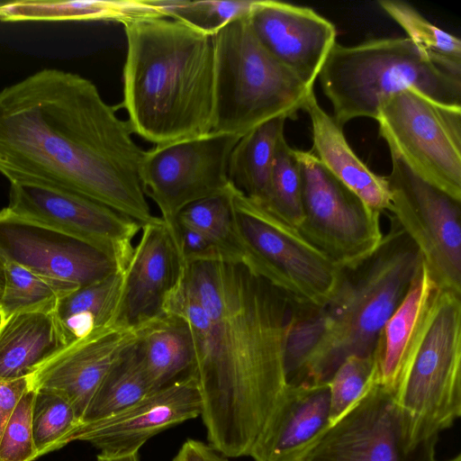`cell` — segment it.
<instances>
[{
  "label": "cell",
  "instance_id": "60d3db41",
  "mask_svg": "<svg viewBox=\"0 0 461 461\" xmlns=\"http://www.w3.org/2000/svg\"><path fill=\"white\" fill-rule=\"evenodd\" d=\"M447 461H461V456L458 454L456 456H455L454 458H451Z\"/></svg>",
  "mask_w": 461,
  "mask_h": 461
},
{
  "label": "cell",
  "instance_id": "ffe728a7",
  "mask_svg": "<svg viewBox=\"0 0 461 461\" xmlns=\"http://www.w3.org/2000/svg\"><path fill=\"white\" fill-rule=\"evenodd\" d=\"M330 426L329 383L287 384L249 456L254 461H298Z\"/></svg>",
  "mask_w": 461,
  "mask_h": 461
},
{
  "label": "cell",
  "instance_id": "9a60e30c",
  "mask_svg": "<svg viewBox=\"0 0 461 461\" xmlns=\"http://www.w3.org/2000/svg\"><path fill=\"white\" fill-rule=\"evenodd\" d=\"M0 256L48 281L60 296L119 271L91 244L19 218L7 208L0 211Z\"/></svg>",
  "mask_w": 461,
  "mask_h": 461
},
{
  "label": "cell",
  "instance_id": "ab89813d",
  "mask_svg": "<svg viewBox=\"0 0 461 461\" xmlns=\"http://www.w3.org/2000/svg\"><path fill=\"white\" fill-rule=\"evenodd\" d=\"M4 286H5V263H4V259L0 256V298L3 294Z\"/></svg>",
  "mask_w": 461,
  "mask_h": 461
},
{
  "label": "cell",
  "instance_id": "7c38bea8",
  "mask_svg": "<svg viewBox=\"0 0 461 461\" xmlns=\"http://www.w3.org/2000/svg\"><path fill=\"white\" fill-rule=\"evenodd\" d=\"M437 441L420 439L394 396L375 384L298 461H437Z\"/></svg>",
  "mask_w": 461,
  "mask_h": 461
},
{
  "label": "cell",
  "instance_id": "2e32d148",
  "mask_svg": "<svg viewBox=\"0 0 461 461\" xmlns=\"http://www.w3.org/2000/svg\"><path fill=\"white\" fill-rule=\"evenodd\" d=\"M201 412L198 384L189 373L109 417L80 425L69 437L68 443L86 441L110 454L140 451L153 436L194 419Z\"/></svg>",
  "mask_w": 461,
  "mask_h": 461
},
{
  "label": "cell",
  "instance_id": "8992f818",
  "mask_svg": "<svg viewBox=\"0 0 461 461\" xmlns=\"http://www.w3.org/2000/svg\"><path fill=\"white\" fill-rule=\"evenodd\" d=\"M248 16L213 37L214 113L212 131L242 136L277 117H293L313 91L276 60L254 35Z\"/></svg>",
  "mask_w": 461,
  "mask_h": 461
},
{
  "label": "cell",
  "instance_id": "ba28073f",
  "mask_svg": "<svg viewBox=\"0 0 461 461\" xmlns=\"http://www.w3.org/2000/svg\"><path fill=\"white\" fill-rule=\"evenodd\" d=\"M233 224L244 263L287 298L290 306L319 307L344 270L283 221L230 185Z\"/></svg>",
  "mask_w": 461,
  "mask_h": 461
},
{
  "label": "cell",
  "instance_id": "277c9868",
  "mask_svg": "<svg viewBox=\"0 0 461 461\" xmlns=\"http://www.w3.org/2000/svg\"><path fill=\"white\" fill-rule=\"evenodd\" d=\"M121 23L127 40L122 105L132 132L154 145L210 133L213 37L158 15Z\"/></svg>",
  "mask_w": 461,
  "mask_h": 461
},
{
  "label": "cell",
  "instance_id": "4dcf8cb0",
  "mask_svg": "<svg viewBox=\"0 0 461 461\" xmlns=\"http://www.w3.org/2000/svg\"><path fill=\"white\" fill-rule=\"evenodd\" d=\"M379 6L406 32L421 51L431 59L461 66V41L427 20L409 3L380 0Z\"/></svg>",
  "mask_w": 461,
  "mask_h": 461
},
{
  "label": "cell",
  "instance_id": "5b68a950",
  "mask_svg": "<svg viewBox=\"0 0 461 461\" xmlns=\"http://www.w3.org/2000/svg\"><path fill=\"white\" fill-rule=\"evenodd\" d=\"M318 77L341 126L357 118L375 120L382 104L407 88L461 106V66L431 59L407 37L336 42Z\"/></svg>",
  "mask_w": 461,
  "mask_h": 461
},
{
  "label": "cell",
  "instance_id": "83f0119b",
  "mask_svg": "<svg viewBox=\"0 0 461 461\" xmlns=\"http://www.w3.org/2000/svg\"><path fill=\"white\" fill-rule=\"evenodd\" d=\"M134 345L97 388L83 413L81 425L109 417L154 391L140 364Z\"/></svg>",
  "mask_w": 461,
  "mask_h": 461
},
{
  "label": "cell",
  "instance_id": "f546056e",
  "mask_svg": "<svg viewBox=\"0 0 461 461\" xmlns=\"http://www.w3.org/2000/svg\"><path fill=\"white\" fill-rule=\"evenodd\" d=\"M158 16L213 36L232 20L247 16L257 0H145Z\"/></svg>",
  "mask_w": 461,
  "mask_h": 461
},
{
  "label": "cell",
  "instance_id": "52a82bcc",
  "mask_svg": "<svg viewBox=\"0 0 461 461\" xmlns=\"http://www.w3.org/2000/svg\"><path fill=\"white\" fill-rule=\"evenodd\" d=\"M393 396L424 440H438L460 417L461 294L436 286Z\"/></svg>",
  "mask_w": 461,
  "mask_h": 461
},
{
  "label": "cell",
  "instance_id": "f1b7e54d",
  "mask_svg": "<svg viewBox=\"0 0 461 461\" xmlns=\"http://www.w3.org/2000/svg\"><path fill=\"white\" fill-rule=\"evenodd\" d=\"M177 226L190 228L201 234L225 260L244 262L233 224L230 184L221 193L185 207L176 218Z\"/></svg>",
  "mask_w": 461,
  "mask_h": 461
},
{
  "label": "cell",
  "instance_id": "3957f363",
  "mask_svg": "<svg viewBox=\"0 0 461 461\" xmlns=\"http://www.w3.org/2000/svg\"><path fill=\"white\" fill-rule=\"evenodd\" d=\"M422 264L420 249L391 214L379 246L356 267L343 269L336 291L323 305H289L287 384L329 383L348 357L372 355Z\"/></svg>",
  "mask_w": 461,
  "mask_h": 461
},
{
  "label": "cell",
  "instance_id": "ac0fdd59",
  "mask_svg": "<svg viewBox=\"0 0 461 461\" xmlns=\"http://www.w3.org/2000/svg\"><path fill=\"white\" fill-rule=\"evenodd\" d=\"M136 339V330L113 325L67 346L28 376L30 388L62 396L81 422L97 388L132 348Z\"/></svg>",
  "mask_w": 461,
  "mask_h": 461
},
{
  "label": "cell",
  "instance_id": "74e56055",
  "mask_svg": "<svg viewBox=\"0 0 461 461\" xmlns=\"http://www.w3.org/2000/svg\"><path fill=\"white\" fill-rule=\"evenodd\" d=\"M172 461H229V459L210 444L188 438L183 443Z\"/></svg>",
  "mask_w": 461,
  "mask_h": 461
},
{
  "label": "cell",
  "instance_id": "5bb4252c",
  "mask_svg": "<svg viewBox=\"0 0 461 461\" xmlns=\"http://www.w3.org/2000/svg\"><path fill=\"white\" fill-rule=\"evenodd\" d=\"M13 214L95 247L123 272L141 230L137 221L88 197L49 186L10 183Z\"/></svg>",
  "mask_w": 461,
  "mask_h": 461
},
{
  "label": "cell",
  "instance_id": "7402d4cb",
  "mask_svg": "<svg viewBox=\"0 0 461 461\" xmlns=\"http://www.w3.org/2000/svg\"><path fill=\"white\" fill-rule=\"evenodd\" d=\"M65 347L54 310L23 312L0 321V378L29 376Z\"/></svg>",
  "mask_w": 461,
  "mask_h": 461
},
{
  "label": "cell",
  "instance_id": "e0dca14e",
  "mask_svg": "<svg viewBox=\"0 0 461 461\" xmlns=\"http://www.w3.org/2000/svg\"><path fill=\"white\" fill-rule=\"evenodd\" d=\"M248 19L263 48L313 89L336 43L335 25L310 7L275 0H257Z\"/></svg>",
  "mask_w": 461,
  "mask_h": 461
},
{
  "label": "cell",
  "instance_id": "484cf974",
  "mask_svg": "<svg viewBox=\"0 0 461 461\" xmlns=\"http://www.w3.org/2000/svg\"><path fill=\"white\" fill-rule=\"evenodd\" d=\"M286 120L277 117L252 129L240 138L230 156V184L260 206L267 200L273 162L285 136Z\"/></svg>",
  "mask_w": 461,
  "mask_h": 461
},
{
  "label": "cell",
  "instance_id": "1f68e13d",
  "mask_svg": "<svg viewBox=\"0 0 461 461\" xmlns=\"http://www.w3.org/2000/svg\"><path fill=\"white\" fill-rule=\"evenodd\" d=\"M264 209L298 229L303 221L301 169L295 149L280 140L271 171Z\"/></svg>",
  "mask_w": 461,
  "mask_h": 461
},
{
  "label": "cell",
  "instance_id": "cb8c5ba5",
  "mask_svg": "<svg viewBox=\"0 0 461 461\" xmlns=\"http://www.w3.org/2000/svg\"><path fill=\"white\" fill-rule=\"evenodd\" d=\"M435 288L436 285L423 262L420 274L380 334L375 349L376 384L393 395L410 344Z\"/></svg>",
  "mask_w": 461,
  "mask_h": 461
},
{
  "label": "cell",
  "instance_id": "7a4b0ae2",
  "mask_svg": "<svg viewBox=\"0 0 461 461\" xmlns=\"http://www.w3.org/2000/svg\"><path fill=\"white\" fill-rule=\"evenodd\" d=\"M80 75L43 68L0 91V174L75 193L156 221L140 178L144 150Z\"/></svg>",
  "mask_w": 461,
  "mask_h": 461
},
{
  "label": "cell",
  "instance_id": "e575fe53",
  "mask_svg": "<svg viewBox=\"0 0 461 461\" xmlns=\"http://www.w3.org/2000/svg\"><path fill=\"white\" fill-rule=\"evenodd\" d=\"M329 384L331 426L376 384L375 352L369 356H351L346 358L336 369Z\"/></svg>",
  "mask_w": 461,
  "mask_h": 461
},
{
  "label": "cell",
  "instance_id": "44dd1931",
  "mask_svg": "<svg viewBox=\"0 0 461 461\" xmlns=\"http://www.w3.org/2000/svg\"><path fill=\"white\" fill-rule=\"evenodd\" d=\"M312 125L314 157L370 208L382 213L391 209L386 176L373 172L350 148L341 126L324 111L312 91L303 106Z\"/></svg>",
  "mask_w": 461,
  "mask_h": 461
},
{
  "label": "cell",
  "instance_id": "d590c367",
  "mask_svg": "<svg viewBox=\"0 0 461 461\" xmlns=\"http://www.w3.org/2000/svg\"><path fill=\"white\" fill-rule=\"evenodd\" d=\"M35 391L29 388L19 400L0 441V461H34L38 458L32 433Z\"/></svg>",
  "mask_w": 461,
  "mask_h": 461
},
{
  "label": "cell",
  "instance_id": "6da1fadb",
  "mask_svg": "<svg viewBox=\"0 0 461 461\" xmlns=\"http://www.w3.org/2000/svg\"><path fill=\"white\" fill-rule=\"evenodd\" d=\"M163 313L189 328L208 444L249 456L287 386L286 296L244 262H182Z\"/></svg>",
  "mask_w": 461,
  "mask_h": 461
},
{
  "label": "cell",
  "instance_id": "4316f807",
  "mask_svg": "<svg viewBox=\"0 0 461 461\" xmlns=\"http://www.w3.org/2000/svg\"><path fill=\"white\" fill-rule=\"evenodd\" d=\"M157 15L145 0H19L0 3L2 22L122 21Z\"/></svg>",
  "mask_w": 461,
  "mask_h": 461
},
{
  "label": "cell",
  "instance_id": "30bf717a",
  "mask_svg": "<svg viewBox=\"0 0 461 461\" xmlns=\"http://www.w3.org/2000/svg\"><path fill=\"white\" fill-rule=\"evenodd\" d=\"M302 179L299 233L339 268L352 269L379 246L381 213L336 178L309 150L295 149Z\"/></svg>",
  "mask_w": 461,
  "mask_h": 461
},
{
  "label": "cell",
  "instance_id": "8d00e7d4",
  "mask_svg": "<svg viewBox=\"0 0 461 461\" xmlns=\"http://www.w3.org/2000/svg\"><path fill=\"white\" fill-rule=\"evenodd\" d=\"M30 388L29 378H0V441L4 430L19 400Z\"/></svg>",
  "mask_w": 461,
  "mask_h": 461
},
{
  "label": "cell",
  "instance_id": "9c48e42d",
  "mask_svg": "<svg viewBox=\"0 0 461 461\" xmlns=\"http://www.w3.org/2000/svg\"><path fill=\"white\" fill-rule=\"evenodd\" d=\"M375 120L390 150L423 180L461 201V106L407 88L386 99Z\"/></svg>",
  "mask_w": 461,
  "mask_h": 461
},
{
  "label": "cell",
  "instance_id": "4fadbf2b",
  "mask_svg": "<svg viewBox=\"0 0 461 461\" xmlns=\"http://www.w3.org/2000/svg\"><path fill=\"white\" fill-rule=\"evenodd\" d=\"M390 155L391 214L420 249L436 286L461 294V201Z\"/></svg>",
  "mask_w": 461,
  "mask_h": 461
},
{
  "label": "cell",
  "instance_id": "8fae6325",
  "mask_svg": "<svg viewBox=\"0 0 461 461\" xmlns=\"http://www.w3.org/2000/svg\"><path fill=\"white\" fill-rule=\"evenodd\" d=\"M240 138L211 131L144 150L140 164L143 192L157 204L176 243L179 212L229 186V159Z\"/></svg>",
  "mask_w": 461,
  "mask_h": 461
},
{
  "label": "cell",
  "instance_id": "d6986e66",
  "mask_svg": "<svg viewBox=\"0 0 461 461\" xmlns=\"http://www.w3.org/2000/svg\"><path fill=\"white\" fill-rule=\"evenodd\" d=\"M123 271L115 325L136 330L163 314L166 296L176 284L182 258L166 223L159 219L142 225Z\"/></svg>",
  "mask_w": 461,
  "mask_h": 461
},
{
  "label": "cell",
  "instance_id": "d6a6232c",
  "mask_svg": "<svg viewBox=\"0 0 461 461\" xmlns=\"http://www.w3.org/2000/svg\"><path fill=\"white\" fill-rule=\"evenodd\" d=\"M32 433L38 457L68 444L81 422L70 403L50 391L34 390Z\"/></svg>",
  "mask_w": 461,
  "mask_h": 461
},
{
  "label": "cell",
  "instance_id": "603a6c76",
  "mask_svg": "<svg viewBox=\"0 0 461 461\" xmlns=\"http://www.w3.org/2000/svg\"><path fill=\"white\" fill-rule=\"evenodd\" d=\"M136 333L135 351L152 390L191 372L194 343L181 318L163 313L137 328Z\"/></svg>",
  "mask_w": 461,
  "mask_h": 461
},
{
  "label": "cell",
  "instance_id": "d4e9b609",
  "mask_svg": "<svg viewBox=\"0 0 461 461\" xmlns=\"http://www.w3.org/2000/svg\"><path fill=\"white\" fill-rule=\"evenodd\" d=\"M123 272L60 296L54 314L66 347L115 325Z\"/></svg>",
  "mask_w": 461,
  "mask_h": 461
},
{
  "label": "cell",
  "instance_id": "836d02e7",
  "mask_svg": "<svg viewBox=\"0 0 461 461\" xmlns=\"http://www.w3.org/2000/svg\"><path fill=\"white\" fill-rule=\"evenodd\" d=\"M4 263L0 321L23 312L55 309L60 294L51 284L14 262L4 260Z\"/></svg>",
  "mask_w": 461,
  "mask_h": 461
},
{
  "label": "cell",
  "instance_id": "f35d334b",
  "mask_svg": "<svg viewBox=\"0 0 461 461\" xmlns=\"http://www.w3.org/2000/svg\"><path fill=\"white\" fill-rule=\"evenodd\" d=\"M96 461H140L139 451L110 454L100 452Z\"/></svg>",
  "mask_w": 461,
  "mask_h": 461
}]
</instances>
